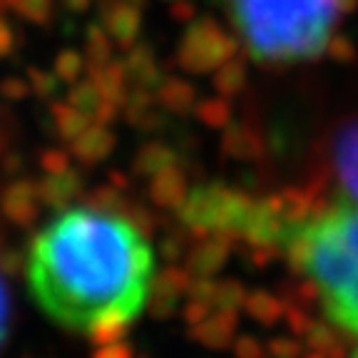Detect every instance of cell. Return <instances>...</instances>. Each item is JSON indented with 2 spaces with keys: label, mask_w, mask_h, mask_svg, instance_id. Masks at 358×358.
<instances>
[{
  "label": "cell",
  "mask_w": 358,
  "mask_h": 358,
  "mask_svg": "<svg viewBox=\"0 0 358 358\" xmlns=\"http://www.w3.org/2000/svg\"><path fill=\"white\" fill-rule=\"evenodd\" d=\"M162 254H164V259L174 262V259H179V254H182V244H177V239L169 236V239H164V244H162Z\"/></svg>",
  "instance_id": "42"
},
{
  "label": "cell",
  "mask_w": 358,
  "mask_h": 358,
  "mask_svg": "<svg viewBox=\"0 0 358 358\" xmlns=\"http://www.w3.org/2000/svg\"><path fill=\"white\" fill-rule=\"evenodd\" d=\"M192 284V274L189 268H179V266H164L159 274L152 279V289L150 291H159V294H169V296H182L187 294Z\"/></svg>",
  "instance_id": "25"
},
{
  "label": "cell",
  "mask_w": 358,
  "mask_h": 358,
  "mask_svg": "<svg viewBox=\"0 0 358 358\" xmlns=\"http://www.w3.org/2000/svg\"><path fill=\"white\" fill-rule=\"evenodd\" d=\"M189 336L204 348H214V351L229 348L236 336V311L217 308L214 313H209L207 319L189 326Z\"/></svg>",
  "instance_id": "9"
},
{
  "label": "cell",
  "mask_w": 358,
  "mask_h": 358,
  "mask_svg": "<svg viewBox=\"0 0 358 358\" xmlns=\"http://www.w3.org/2000/svg\"><path fill=\"white\" fill-rule=\"evenodd\" d=\"M85 67H87L85 52L75 50V48H65V50H60L55 55V65H52V70H55V75L62 80V83L73 85L75 80L83 78Z\"/></svg>",
  "instance_id": "27"
},
{
  "label": "cell",
  "mask_w": 358,
  "mask_h": 358,
  "mask_svg": "<svg viewBox=\"0 0 358 358\" xmlns=\"http://www.w3.org/2000/svg\"><path fill=\"white\" fill-rule=\"evenodd\" d=\"M13 48H15V33L6 20H0V55H8Z\"/></svg>",
  "instance_id": "41"
},
{
  "label": "cell",
  "mask_w": 358,
  "mask_h": 358,
  "mask_svg": "<svg viewBox=\"0 0 358 358\" xmlns=\"http://www.w3.org/2000/svg\"><path fill=\"white\" fill-rule=\"evenodd\" d=\"M187 177L185 172L172 164V167L157 172L150 177V199L162 209H179V204L187 196Z\"/></svg>",
  "instance_id": "14"
},
{
  "label": "cell",
  "mask_w": 358,
  "mask_h": 358,
  "mask_svg": "<svg viewBox=\"0 0 358 358\" xmlns=\"http://www.w3.org/2000/svg\"><path fill=\"white\" fill-rule=\"evenodd\" d=\"M303 341H306V348L311 353H319V356H336V353H346V348L338 343V331L336 326L331 324H316L311 326L306 336H303Z\"/></svg>",
  "instance_id": "24"
},
{
  "label": "cell",
  "mask_w": 358,
  "mask_h": 358,
  "mask_svg": "<svg viewBox=\"0 0 358 358\" xmlns=\"http://www.w3.org/2000/svg\"><path fill=\"white\" fill-rule=\"evenodd\" d=\"M28 83H30V90H33L35 95L48 97V100H50V97L57 95L62 80L55 75V70H38V67H30Z\"/></svg>",
  "instance_id": "29"
},
{
  "label": "cell",
  "mask_w": 358,
  "mask_h": 358,
  "mask_svg": "<svg viewBox=\"0 0 358 358\" xmlns=\"http://www.w3.org/2000/svg\"><path fill=\"white\" fill-rule=\"evenodd\" d=\"M90 78L95 80V85L100 87L102 97L105 100L124 105V97H127V70L120 60H110L107 65L97 67V70H90Z\"/></svg>",
  "instance_id": "17"
},
{
  "label": "cell",
  "mask_w": 358,
  "mask_h": 358,
  "mask_svg": "<svg viewBox=\"0 0 358 358\" xmlns=\"http://www.w3.org/2000/svg\"><path fill=\"white\" fill-rule=\"evenodd\" d=\"M85 60H87L90 70H97V67L107 65L112 57V38L105 28H102V22H92L85 28Z\"/></svg>",
  "instance_id": "21"
},
{
  "label": "cell",
  "mask_w": 358,
  "mask_h": 358,
  "mask_svg": "<svg viewBox=\"0 0 358 358\" xmlns=\"http://www.w3.org/2000/svg\"><path fill=\"white\" fill-rule=\"evenodd\" d=\"M0 264H6V266H8V271H17V268H20V254H17V252H13V249H10V252H6V254H3V259H0Z\"/></svg>",
  "instance_id": "44"
},
{
  "label": "cell",
  "mask_w": 358,
  "mask_h": 358,
  "mask_svg": "<svg viewBox=\"0 0 358 358\" xmlns=\"http://www.w3.org/2000/svg\"><path fill=\"white\" fill-rule=\"evenodd\" d=\"M249 291L244 284L236 279H224L217 281V296H214V308H224V311H239L244 308V299Z\"/></svg>",
  "instance_id": "28"
},
{
  "label": "cell",
  "mask_w": 358,
  "mask_h": 358,
  "mask_svg": "<svg viewBox=\"0 0 358 358\" xmlns=\"http://www.w3.org/2000/svg\"><path fill=\"white\" fill-rule=\"evenodd\" d=\"M177 164V152L164 142H147L145 147H140L137 157H134V172L140 177H155L157 172Z\"/></svg>",
  "instance_id": "19"
},
{
  "label": "cell",
  "mask_w": 358,
  "mask_h": 358,
  "mask_svg": "<svg viewBox=\"0 0 358 358\" xmlns=\"http://www.w3.org/2000/svg\"><path fill=\"white\" fill-rule=\"evenodd\" d=\"M95 3L97 0H65V8L67 10H73V13H85L95 6Z\"/></svg>",
  "instance_id": "43"
},
{
  "label": "cell",
  "mask_w": 358,
  "mask_h": 358,
  "mask_svg": "<svg viewBox=\"0 0 358 358\" xmlns=\"http://www.w3.org/2000/svg\"><path fill=\"white\" fill-rule=\"evenodd\" d=\"M334 167L341 189L358 204V122H348L336 134Z\"/></svg>",
  "instance_id": "7"
},
{
  "label": "cell",
  "mask_w": 358,
  "mask_h": 358,
  "mask_svg": "<svg viewBox=\"0 0 358 358\" xmlns=\"http://www.w3.org/2000/svg\"><path fill=\"white\" fill-rule=\"evenodd\" d=\"M40 189L35 182L30 179H17L3 194V212L10 222L28 227L30 222H35L40 214Z\"/></svg>",
  "instance_id": "10"
},
{
  "label": "cell",
  "mask_w": 358,
  "mask_h": 358,
  "mask_svg": "<svg viewBox=\"0 0 358 358\" xmlns=\"http://www.w3.org/2000/svg\"><path fill=\"white\" fill-rule=\"evenodd\" d=\"M231 348H234V353H236V356H241V358H259L262 353H266V346H262V341H259L257 336H252V334L234 336Z\"/></svg>",
  "instance_id": "35"
},
{
  "label": "cell",
  "mask_w": 358,
  "mask_h": 358,
  "mask_svg": "<svg viewBox=\"0 0 358 358\" xmlns=\"http://www.w3.org/2000/svg\"><path fill=\"white\" fill-rule=\"evenodd\" d=\"M231 257L229 234H207L187 254V268L192 276H217Z\"/></svg>",
  "instance_id": "8"
},
{
  "label": "cell",
  "mask_w": 358,
  "mask_h": 358,
  "mask_svg": "<svg viewBox=\"0 0 358 358\" xmlns=\"http://www.w3.org/2000/svg\"><path fill=\"white\" fill-rule=\"evenodd\" d=\"M95 356L100 358H127L132 356V346L127 343V338H112V341L107 343H100V346L95 348Z\"/></svg>",
  "instance_id": "37"
},
{
  "label": "cell",
  "mask_w": 358,
  "mask_h": 358,
  "mask_svg": "<svg viewBox=\"0 0 358 358\" xmlns=\"http://www.w3.org/2000/svg\"><path fill=\"white\" fill-rule=\"evenodd\" d=\"M326 52L338 62H353L358 57L356 45H353L346 35H336V38L331 35L329 45H326Z\"/></svg>",
  "instance_id": "32"
},
{
  "label": "cell",
  "mask_w": 358,
  "mask_h": 358,
  "mask_svg": "<svg viewBox=\"0 0 358 358\" xmlns=\"http://www.w3.org/2000/svg\"><path fill=\"white\" fill-rule=\"evenodd\" d=\"M212 85L219 95H227V97L236 95V92L244 90V85H246V65L239 60V57L224 60L222 65L214 70Z\"/></svg>",
  "instance_id": "22"
},
{
  "label": "cell",
  "mask_w": 358,
  "mask_h": 358,
  "mask_svg": "<svg viewBox=\"0 0 358 358\" xmlns=\"http://www.w3.org/2000/svg\"><path fill=\"white\" fill-rule=\"evenodd\" d=\"M0 92L6 100H22L30 92V83L28 78H6L0 85Z\"/></svg>",
  "instance_id": "38"
},
{
  "label": "cell",
  "mask_w": 358,
  "mask_h": 358,
  "mask_svg": "<svg viewBox=\"0 0 358 358\" xmlns=\"http://www.w3.org/2000/svg\"><path fill=\"white\" fill-rule=\"evenodd\" d=\"M50 117H52V124H55L57 134L67 142H73L80 132H85V129L92 124V117H90L87 112L78 110V107L70 105L67 100L65 102H52Z\"/></svg>",
  "instance_id": "20"
},
{
  "label": "cell",
  "mask_w": 358,
  "mask_h": 358,
  "mask_svg": "<svg viewBox=\"0 0 358 358\" xmlns=\"http://www.w3.org/2000/svg\"><path fill=\"white\" fill-rule=\"evenodd\" d=\"M70 145H73V155L78 157L80 162L97 164L112 155V150H115V134H112V129L107 124L95 122L90 124L85 132H80Z\"/></svg>",
  "instance_id": "12"
},
{
  "label": "cell",
  "mask_w": 358,
  "mask_h": 358,
  "mask_svg": "<svg viewBox=\"0 0 358 358\" xmlns=\"http://www.w3.org/2000/svg\"><path fill=\"white\" fill-rule=\"evenodd\" d=\"M25 271L35 303L55 324L107 343L147 306L155 254L122 214L65 207L33 239Z\"/></svg>",
  "instance_id": "1"
},
{
  "label": "cell",
  "mask_w": 358,
  "mask_h": 358,
  "mask_svg": "<svg viewBox=\"0 0 358 358\" xmlns=\"http://www.w3.org/2000/svg\"><path fill=\"white\" fill-rule=\"evenodd\" d=\"M196 117L212 129H224L229 127L231 120H234V110H231V102L227 100V95L207 97V100H199L194 107Z\"/></svg>",
  "instance_id": "23"
},
{
  "label": "cell",
  "mask_w": 358,
  "mask_h": 358,
  "mask_svg": "<svg viewBox=\"0 0 358 358\" xmlns=\"http://www.w3.org/2000/svg\"><path fill=\"white\" fill-rule=\"evenodd\" d=\"M212 308L214 306L209 301H201V299L189 296V301L182 306V319H185L189 326H194V324H199L201 319H207L209 313H212Z\"/></svg>",
  "instance_id": "36"
},
{
  "label": "cell",
  "mask_w": 358,
  "mask_h": 358,
  "mask_svg": "<svg viewBox=\"0 0 358 358\" xmlns=\"http://www.w3.org/2000/svg\"><path fill=\"white\" fill-rule=\"evenodd\" d=\"M284 321H286V326L291 329V334H296L299 338H303V336L311 331V326L316 324V319H311L303 308H286Z\"/></svg>",
  "instance_id": "34"
},
{
  "label": "cell",
  "mask_w": 358,
  "mask_h": 358,
  "mask_svg": "<svg viewBox=\"0 0 358 358\" xmlns=\"http://www.w3.org/2000/svg\"><path fill=\"white\" fill-rule=\"evenodd\" d=\"M222 150L224 155L234 157V159H252L262 150V140L252 127L246 124H229L224 127L222 137Z\"/></svg>",
  "instance_id": "18"
},
{
  "label": "cell",
  "mask_w": 358,
  "mask_h": 358,
  "mask_svg": "<svg viewBox=\"0 0 358 358\" xmlns=\"http://www.w3.org/2000/svg\"><path fill=\"white\" fill-rule=\"evenodd\" d=\"M244 311L249 313L257 324L274 326V324H279V321H284L286 303H284V299H279L276 294H271V291L257 289V291H249V294H246Z\"/></svg>",
  "instance_id": "15"
},
{
  "label": "cell",
  "mask_w": 358,
  "mask_h": 358,
  "mask_svg": "<svg viewBox=\"0 0 358 358\" xmlns=\"http://www.w3.org/2000/svg\"><path fill=\"white\" fill-rule=\"evenodd\" d=\"M40 167L45 169V174H57L73 167V162H70V155H67V152L50 147V150H45L43 155H40Z\"/></svg>",
  "instance_id": "33"
},
{
  "label": "cell",
  "mask_w": 358,
  "mask_h": 358,
  "mask_svg": "<svg viewBox=\"0 0 358 358\" xmlns=\"http://www.w3.org/2000/svg\"><path fill=\"white\" fill-rule=\"evenodd\" d=\"M15 10L30 22H48L52 15V0H15Z\"/></svg>",
  "instance_id": "30"
},
{
  "label": "cell",
  "mask_w": 358,
  "mask_h": 358,
  "mask_svg": "<svg viewBox=\"0 0 358 358\" xmlns=\"http://www.w3.org/2000/svg\"><path fill=\"white\" fill-rule=\"evenodd\" d=\"M38 189L43 204L52 209H65L70 201L83 194V177L73 167L57 174H45V179H40Z\"/></svg>",
  "instance_id": "11"
},
{
  "label": "cell",
  "mask_w": 358,
  "mask_h": 358,
  "mask_svg": "<svg viewBox=\"0 0 358 358\" xmlns=\"http://www.w3.org/2000/svg\"><path fill=\"white\" fill-rule=\"evenodd\" d=\"M124 70H127V78L134 80L140 87L157 90V85L162 83V67L157 65L155 50H152L147 43H134L129 45L127 55L122 60Z\"/></svg>",
  "instance_id": "13"
},
{
  "label": "cell",
  "mask_w": 358,
  "mask_h": 358,
  "mask_svg": "<svg viewBox=\"0 0 358 358\" xmlns=\"http://www.w3.org/2000/svg\"><path fill=\"white\" fill-rule=\"evenodd\" d=\"M303 351L301 341H299V336H276L271 341L266 343V353L271 356H279V358H294Z\"/></svg>",
  "instance_id": "31"
},
{
  "label": "cell",
  "mask_w": 358,
  "mask_h": 358,
  "mask_svg": "<svg viewBox=\"0 0 358 358\" xmlns=\"http://www.w3.org/2000/svg\"><path fill=\"white\" fill-rule=\"evenodd\" d=\"M127 3H134V6H140V3H142V0H127Z\"/></svg>",
  "instance_id": "46"
},
{
  "label": "cell",
  "mask_w": 358,
  "mask_h": 358,
  "mask_svg": "<svg viewBox=\"0 0 358 358\" xmlns=\"http://www.w3.org/2000/svg\"><path fill=\"white\" fill-rule=\"evenodd\" d=\"M239 55V40L227 35L212 17H194L179 43V65L187 73H214L224 60Z\"/></svg>",
  "instance_id": "5"
},
{
  "label": "cell",
  "mask_w": 358,
  "mask_h": 358,
  "mask_svg": "<svg viewBox=\"0 0 358 358\" xmlns=\"http://www.w3.org/2000/svg\"><path fill=\"white\" fill-rule=\"evenodd\" d=\"M167 3H172V0H167Z\"/></svg>",
  "instance_id": "47"
},
{
  "label": "cell",
  "mask_w": 358,
  "mask_h": 358,
  "mask_svg": "<svg viewBox=\"0 0 358 358\" xmlns=\"http://www.w3.org/2000/svg\"><path fill=\"white\" fill-rule=\"evenodd\" d=\"M281 249L316 286L331 324L358 338V209L338 204L299 219Z\"/></svg>",
  "instance_id": "2"
},
{
  "label": "cell",
  "mask_w": 358,
  "mask_h": 358,
  "mask_svg": "<svg viewBox=\"0 0 358 358\" xmlns=\"http://www.w3.org/2000/svg\"><path fill=\"white\" fill-rule=\"evenodd\" d=\"M100 22L102 28L110 33L115 43L134 45L142 33V15L140 8L127 0H100Z\"/></svg>",
  "instance_id": "6"
},
{
  "label": "cell",
  "mask_w": 358,
  "mask_h": 358,
  "mask_svg": "<svg viewBox=\"0 0 358 358\" xmlns=\"http://www.w3.org/2000/svg\"><path fill=\"white\" fill-rule=\"evenodd\" d=\"M338 8H341V13H351L358 8V0H338Z\"/></svg>",
  "instance_id": "45"
},
{
  "label": "cell",
  "mask_w": 358,
  "mask_h": 358,
  "mask_svg": "<svg viewBox=\"0 0 358 358\" xmlns=\"http://www.w3.org/2000/svg\"><path fill=\"white\" fill-rule=\"evenodd\" d=\"M254 204L257 201L244 192L209 182V185H199L187 192L177 212L189 229L201 231V234L244 236L254 217Z\"/></svg>",
  "instance_id": "4"
},
{
  "label": "cell",
  "mask_w": 358,
  "mask_h": 358,
  "mask_svg": "<svg viewBox=\"0 0 358 358\" xmlns=\"http://www.w3.org/2000/svg\"><path fill=\"white\" fill-rule=\"evenodd\" d=\"M157 100L162 102V107H167V110L185 115V112L194 110L199 97H196L194 85L187 83V80L162 78V83L157 85Z\"/></svg>",
  "instance_id": "16"
},
{
  "label": "cell",
  "mask_w": 358,
  "mask_h": 358,
  "mask_svg": "<svg viewBox=\"0 0 358 358\" xmlns=\"http://www.w3.org/2000/svg\"><path fill=\"white\" fill-rule=\"evenodd\" d=\"M8 326H10V303H8L6 284L0 279V346H3L8 338Z\"/></svg>",
  "instance_id": "39"
},
{
  "label": "cell",
  "mask_w": 358,
  "mask_h": 358,
  "mask_svg": "<svg viewBox=\"0 0 358 358\" xmlns=\"http://www.w3.org/2000/svg\"><path fill=\"white\" fill-rule=\"evenodd\" d=\"M67 102L75 105L78 110L87 112L90 117H92V112L97 110V105L102 102V92L100 87L95 85L92 78H80L70 85V92H67Z\"/></svg>",
  "instance_id": "26"
},
{
  "label": "cell",
  "mask_w": 358,
  "mask_h": 358,
  "mask_svg": "<svg viewBox=\"0 0 358 358\" xmlns=\"http://www.w3.org/2000/svg\"><path fill=\"white\" fill-rule=\"evenodd\" d=\"M231 20L259 62L316 60L326 52L338 0H229Z\"/></svg>",
  "instance_id": "3"
},
{
  "label": "cell",
  "mask_w": 358,
  "mask_h": 358,
  "mask_svg": "<svg viewBox=\"0 0 358 358\" xmlns=\"http://www.w3.org/2000/svg\"><path fill=\"white\" fill-rule=\"evenodd\" d=\"M169 15H172L174 20L192 22L196 17V10L189 0H172V3H169Z\"/></svg>",
  "instance_id": "40"
}]
</instances>
